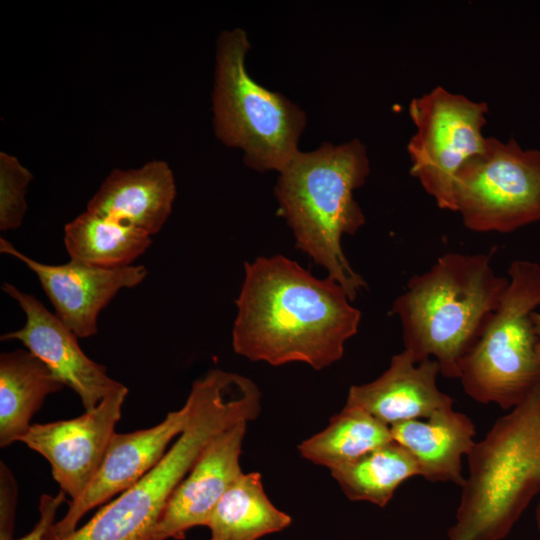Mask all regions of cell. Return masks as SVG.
Returning <instances> with one entry per match:
<instances>
[{
    "mask_svg": "<svg viewBox=\"0 0 540 540\" xmlns=\"http://www.w3.org/2000/svg\"><path fill=\"white\" fill-rule=\"evenodd\" d=\"M332 278H317L283 255L244 263L232 346L272 366L302 362L315 370L342 359L361 312Z\"/></svg>",
    "mask_w": 540,
    "mask_h": 540,
    "instance_id": "cell-1",
    "label": "cell"
},
{
    "mask_svg": "<svg viewBox=\"0 0 540 540\" xmlns=\"http://www.w3.org/2000/svg\"><path fill=\"white\" fill-rule=\"evenodd\" d=\"M176 197L173 172L163 160L136 169H114L87 204V211L158 233L172 212Z\"/></svg>",
    "mask_w": 540,
    "mask_h": 540,
    "instance_id": "cell-16",
    "label": "cell"
},
{
    "mask_svg": "<svg viewBox=\"0 0 540 540\" xmlns=\"http://www.w3.org/2000/svg\"><path fill=\"white\" fill-rule=\"evenodd\" d=\"M191 409L186 399L182 408L169 412L153 427L115 432L97 474L78 498L68 502L67 512L47 534L62 537L73 532L87 512L121 494L152 470L187 426Z\"/></svg>",
    "mask_w": 540,
    "mask_h": 540,
    "instance_id": "cell-13",
    "label": "cell"
},
{
    "mask_svg": "<svg viewBox=\"0 0 540 540\" xmlns=\"http://www.w3.org/2000/svg\"><path fill=\"white\" fill-rule=\"evenodd\" d=\"M369 173L367 148L359 139L323 143L313 151H299L279 172L274 189L279 215L292 230L296 248L326 269L351 301L367 283L350 265L341 240L365 224L354 191Z\"/></svg>",
    "mask_w": 540,
    "mask_h": 540,
    "instance_id": "cell-3",
    "label": "cell"
},
{
    "mask_svg": "<svg viewBox=\"0 0 540 540\" xmlns=\"http://www.w3.org/2000/svg\"><path fill=\"white\" fill-rule=\"evenodd\" d=\"M66 501V494L60 490L55 496L43 494L39 501L40 517L32 530L18 540H44L49 529L56 522V514ZM0 540H13L11 537H0Z\"/></svg>",
    "mask_w": 540,
    "mask_h": 540,
    "instance_id": "cell-25",
    "label": "cell"
},
{
    "mask_svg": "<svg viewBox=\"0 0 540 540\" xmlns=\"http://www.w3.org/2000/svg\"><path fill=\"white\" fill-rule=\"evenodd\" d=\"M508 286L464 357L460 381L465 393L504 410L518 405L540 381L532 314L540 306V264L514 260Z\"/></svg>",
    "mask_w": 540,
    "mask_h": 540,
    "instance_id": "cell-7",
    "label": "cell"
},
{
    "mask_svg": "<svg viewBox=\"0 0 540 540\" xmlns=\"http://www.w3.org/2000/svg\"><path fill=\"white\" fill-rule=\"evenodd\" d=\"M0 252L20 260L36 274L55 314L80 338L95 335L101 310L121 289L140 285L148 274L143 265L108 268L76 260L44 264L23 254L3 237Z\"/></svg>",
    "mask_w": 540,
    "mask_h": 540,
    "instance_id": "cell-12",
    "label": "cell"
},
{
    "mask_svg": "<svg viewBox=\"0 0 540 540\" xmlns=\"http://www.w3.org/2000/svg\"><path fill=\"white\" fill-rule=\"evenodd\" d=\"M532 321H533L534 330L537 336L536 353L540 361V313L539 312H536V311L533 312Z\"/></svg>",
    "mask_w": 540,
    "mask_h": 540,
    "instance_id": "cell-26",
    "label": "cell"
},
{
    "mask_svg": "<svg viewBox=\"0 0 540 540\" xmlns=\"http://www.w3.org/2000/svg\"><path fill=\"white\" fill-rule=\"evenodd\" d=\"M536 524H537V528H538V530L540 532V497H539L538 505H537V508H536Z\"/></svg>",
    "mask_w": 540,
    "mask_h": 540,
    "instance_id": "cell-27",
    "label": "cell"
},
{
    "mask_svg": "<svg viewBox=\"0 0 540 540\" xmlns=\"http://www.w3.org/2000/svg\"><path fill=\"white\" fill-rule=\"evenodd\" d=\"M439 374L435 360L417 363L404 349L378 378L352 385L345 405L360 408L388 426L427 419L453 406L452 398L437 387Z\"/></svg>",
    "mask_w": 540,
    "mask_h": 540,
    "instance_id": "cell-15",
    "label": "cell"
},
{
    "mask_svg": "<svg viewBox=\"0 0 540 540\" xmlns=\"http://www.w3.org/2000/svg\"><path fill=\"white\" fill-rule=\"evenodd\" d=\"M493 254L445 253L394 300L404 349L417 363L433 359L442 376L459 379L464 357L508 286L492 267Z\"/></svg>",
    "mask_w": 540,
    "mask_h": 540,
    "instance_id": "cell-4",
    "label": "cell"
},
{
    "mask_svg": "<svg viewBox=\"0 0 540 540\" xmlns=\"http://www.w3.org/2000/svg\"><path fill=\"white\" fill-rule=\"evenodd\" d=\"M246 31L223 30L216 45L212 91L213 128L227 147L243 151L246 166L278 173L300 151L305 112L279 92L256 82L246 68Z\"/></svg>",
    "mask_w": 540,
    "mask_h": 540,
    "instance_id": "cell-6",
    "label": "cell"
},
{
    "mask_svg": "<svg viewBox=\"0 0 540 540\" xmlns=\"http://www.w3.org/2000/svg\"><path fill=\"white\" fill-rule=\"evenodd\" d=\"M2 290L18 303L26 321L19 330L3 334L1 341H20L79 396L85 411L124 386L83 352L76 334L39 299L8 282L3 283Z\"/></svg>",
    "mask_w": 540,
    "mask_h": 540,
    "instance_id": "cell-11",
    "label": "cell"
},
{
    "mask_svg": "<svg viewBox=\"0 0 540 540\" xmlns=\"http://www.w3.org/2000/svg\"><path fill=\"white\" fill-rule=\"evenodd\" d=\"M467 457L449 540H502L540 493V381Z\"/></svg>",
    "mask_w": 540,
    "mask_h": 540,
    "instance_id": "cell-5",
    "label": "cell"
},
{
    "mask_svg": "<svg viewBox=\"0 0 540 540\" xmlns=\"http://www.w3.org/2000/svg\"><path fill=\"white\" fill-rule=\"evenodd\" d=\"M127 394L124 385L76 418L32 424L20 439L49 462L53 479L70 500L84 492L100 469Z\"/></svg>",
    "mask_w": 540,
    "mask_h": 540,
    "instance_id": "cell-10",
    "label": "cell"
},
{
    "mask_svg": "<svg viewBox=\"0 0 540 540\" xmlns=\"http://www.w3.org/2000/svg\"><path fill=\"white\" fill-rule=\"evenodd\" d=\"M330 471L349 500L366 501L379 507L390 502L404 481L420 476L413 456L394 441Z\"/></svg>",
    "mask_w": 540,
    "mask_h": 540,
    "instance_id": "cell-22",
    "label": "cell"
},
{
    "mask_svg": "<svg viewBox=\"0 0 540 540\" xmlns=\"http://www.w3.org/2000/svg\"><path fill=\"white\" fill-rule=\"evenodd\" d=\"M487 113L485 102L439 85L409 104L416 129L407 145L410 173L443 210L455 212V179L463 164L484 148Z\"/></svg>",
    "mask_w": 540,
    "mask_h": 540,
    "instance_id": "cell-9",
    "label": "cell"
},
{
    "mask_svg": "<svg viewBox=\"0 0 540 540\" xmlns=\"http://www.w3.org/2000/svg\"><path fill=\"white\" fill-rule=\"evenodd\" d=\"M292 523L268 498L259 472L242 473L219 500L207 527L210 540H258Z\"/></svg>",
    "mask_w": 540,
    "mask_h": 540,
    "instance_id": "cell-19",
    "label": "cell"
},
{
    "mask_svg": "<svg viewBox=\"0 0 540 540\" xmlns=\"http://www.w3.org/2000/svg\"><path fill=\"white\" fill-rule=\"evenodd\" d=\"M151 243L148 233L87 210L64 227L70 260L100 267L132 265Z\"/></svg>",
    "mask_w": 540,
    "mask_h": 540,
    "instance_id": "cell-21",
    "label": "cell"
},
{
    "mask_svg": "<svg viewBox=\"0 0 540 540\" xmlns=\"http://www.w3.org/2000/svg\"><path fill=\"white\" fill-rule=\"evenodd\" d=\"M248 422L213 438L172 493L149 540H182L188 530L206 526L215 506L243 473L242 445Z\"/></svg>",
    "mask_w": 540,
    "mask_h": 540,
    "instance_id": "cell-14",
    "label": "cell"
},
{
    "mask_svg": "<svg viewBox=\"0 0 540 540\" xmlns=\"http://www.w3.org/2000/svg\"><path fill=\"white\" fill-rule=\"evenodd\" d=\"M392 439L415 459L420 476L430 482L463 486L462 456L475 445L473 421L448 408L427 419L404 421L390 426Z\"/></svg>",
    "mask_w": 540,
    "mask_h": 540,
    "instance_id": "cell-17",
    "label": "cell"
},
{
    "mask_svg": "<svg viewBox=\"0 0 540 540\" xmlns=\"http://www.w3.org/2000/svg\"><path fill=\"white\" fill-rule=\"evenodd\" d=\"M187 426L159 463L82 527L44 540H149L176 487L218 434L261 412V392L246 376L212 369L195 380Z\"/></svg>",
    "mask_w": 540,
    "mask_h": 540,
    "instance_id": "cell-2",
    "label": "cell"
},
{
    "mask_svg": "<svg viewBox=\"0 0 540 540\" xmlns=\"http://www.w3.org/2000/svg\"><path fill=\"white\" fill-rule=\"evenodd\" d=\"M32 173L19 160L0 153V230L19 228L27 210L26 193Z\"/></svg>",
    "mask_w": 540,
    "mask_h": 540,
    "instance_id": "cell-23",
    "label": "cell"
},
{
    "mask_svg": "<svg viewBox=\"0 0 540 540\" xmlns=\"http://www.w3.org/2000/svg\"><path fill=\"white\" fill-rule=\"evenodd\" d=\"M455 212L478 233H509L540 222V151L487 137L457 173Z\"/></svg>",
    "mask_w": 540,
    "mask_h": 540,
    "instance_id": "cell-8",
    "label": "cell"
},
{
    "mask_svg": "<svg viewBox=\"0 0 540 540\" xmlns=\"http://www.w3.org/2000/svg\"><path fill=\"white\" fill-rule=\"evenodd\" d=\"M392 441L390 426L360 408L345 405L323 430L302 441L298 450L304 459L333 470Z\"/></svg>",
    "mask_w": 540,
    "mask_h": 540,
    "instance_id": "cell-20",
    "label": "cell"
},
{
    "mask_svg": "<svg viewBox=\"0 0 540 540\" xmlns=\"http://www.w3.org/2000/svg\"><path fill=\"white\" fill-rule=\"evenodd\" d=\"M64 387L49 367L28 349L1 353L0 447L20 441L46 397Z\"/></svg>",
    "mask_w": 540,
    "mask_h": 540,
    "instance_id": "cell-18",
    "label": "cell"
},
{
    "mask_svg": "<svg viewBox=\"0 0 540 540\" xmlns=\"http://www.w3.org/2000/svg\"><path fill=\"white\" fill-rule=\"evenodd\" d=\"M17 484L4 462L0 464V537H13Z\"/></svg>",
    "mask_w": 540,
    "mask_h": 540,
    "instance_id": "cell-24",
    "label": "cell"
}]
</instances>
